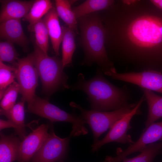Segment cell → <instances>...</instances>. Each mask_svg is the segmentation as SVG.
<instances>
[{"mask_svg": "<svg viewBox=\"0 0 162 162\" xmlns=\"http://www.w3.org/2000/svg\"><path fill=\"white\" fill-rule=\"evenodd\" d=\"M80 44L84 56L81 65L95 63L105 73L115 68L107 56L105 46V32L99 12L77 19Z\"/></svg>", "mask_w": 162, "mask_h": 162, "instance_id": "1", "label": "cell"}, {"mask_svg": "<svg viewBox=\"0 0 162 162\" xmlns=\"http://www.w3.org/2000/svg\"><path fill=\"white\" fill-rule=\"evenodd\" d=\"M98 69L95 75L86 79L80 73L76 82L70 86L72 90L82 91L88 96L91 110L108 112L118 110L128 103L129 93L124 88H120L109 81Z\"/></svg>", "mask_w": 162, "mask_h": 162, "instance_id": "2", "label": "cell"}, {"mask_svg": "<svg viewBox=\"0 0 162 162\" xmlns=\"http://www.w3.org/2000/svg\"><path fill=\"white\" fill-rule=\"evenodd\" d=\"M30 54L41 80L43 93L50 97L58 91L70 88L62 60L56 56H48L35 44Z\"/></svg>", "mask_w": 162, "mask_h": 162, "instance_id": "3", "label": "cell"}, {"mask_svg": "<svg viewBox=\"0 0 162 162\" xmlns=\"http://www.w3.org/2000/svg\"><path fill=\"white\" fill-rule=\"evenodd\" d=\"M27 112L36 115L49 120L51 123L62 122L72 124L70 136L77 137L87 134L88 130L85 126L86 122L75 112L69 113L50 103L47 100L36 95L28 104Z\"/></svg>", "mask_w": 162, "mask_h": 162, "instance_id": "4", "label": "cell"}, {"mask_svg": "<svg viewBox=\"0 0 162 162\" xmlns=\"http://www.w3.org/2000/svg\"><path fill=\"white\" fill-rule=\"evenodd\" d=\"M130 40L145 48H152L162 44V19L145 16L139 17L130 24L128 30Z\"/></svg>", "mask_w": 162, "mask_h": 162, "instance_id": "5", "label": "cell"}, {"mask_svg": "<svg viewBox=\"0 0 162 162\" xmlns=\"http://www.w3.org/2000/svg\"><path fill=\"white\" fill-rule=\"evenodd\" d=\"M136 104L128 103L118 110L108 112L87 110L73 101L70 103V105L80 111L79 116L89 125L92 132L94 143H95L99 140L101 135L132 110Z\"/></svg>", "mask_w": 162, "mask_h": 162, "instance_id": "6", "label": "cell"}, {"mask_svg": "<svg viewBox=\"0 0 162 162\" xmlns=\"http://www.w3.org/2000/svg\"><path fill=\"white\" fill-rule=\"evenodd\" d=\"M15 73L20 87L21 100L31 103L36 96L35 91L38 86V74L30 54L26 57L19 58L15 66Z\"/></svg>", "mask_w": 162, "mask_h": 162, "instance_id": "7", "label": "cell"}, {"mask_svg": "<svg viewBox=\"0 0 162 162\" xmlns=\"http://www.w3.org/2000/svg\"><path fill=\"white\" fill-rule=\"evenodd\" d=\"M145 100L143 96L132 110L113 124L104 138L94 143L91 146L92 152L97 151L103 145L111 142L128 144L130 145L133 143L134 142L132 140L131 136L127 134V132L132 128L130 122L133 117L136 115L141 114L140 106Z\"/></svg>", "mask_w": 162, "mask_h": 162, "instance_id": "8", "label": "cell"}, {"mask_svg": "<svg viewBox=\"0 0 162 162\" xmlns=\"http://www.w3.org/2000/svg\"><path fill=\"white\" fill-rule=\"evenodd\" d=\"M51 122L49 136L32 158L31 162H56L62 160L68 151L70 136L62 138L54 131Z\"/></svg>", "mask_w": 162, "mask_h": 162, "instance_id": "9", "label": "cell"}, {"mask_svg": "<svg viewBox=\"0 0 162 162\" xmlns=\"http://www.w3.org/2000/svg\"><path fill=\"white\" fill-rule=\"evenodd\" d=\"M104 74L112 79L136 85L142 88L162 94V73L148 69L140 72L118 73L116 70Z\"/></svg>", "mask_w": 162, "mask_h": 162, "instance_id": "10", "label": "cell"}, {"mask_svg": "<svg viewBox=\"0 0 162 162\" xmlns=\"http://www.w3.org/2000/svg\"><path fill=\"white\" fill-rule=\"evenodd\" d=\"M162 140V121L154 122L143 130L139 139L124 150L119 149L117 155L112 157L113 162H122L129 155L140 152L147 146Z\"/></svg>", "mask_w": 162, "mask_h": 162, "instance_id": "11", "label": "cell"}, {"mask_svg": "<svg viewBox=\"0 0 162 162\" xmlns=\"http://www.w3.org/2000/svg\"><path fill=\"white\" fill-rule=\"evenodd\" d=\"M50 124H42L34 129L21 141L18 162H30L48 137Z\"/></svg>", "mask_w": 162, "mask_h": 162, "instance_id": "12", "label": "cell"}, {"mask_svg": "<svg viewBox=\"0 0 162 162\" xmlns=\"http://www.w3.org/2000/svg\"><path fill=\"white\" fill-rule=\"evenodd\" d=\"M0 38L19 45L24 52L28 50L29 40L23 32L20 19H10L0 22Z\"/></svg>", "mask_w": 162, "mask_h": 162, "instance_id": "13", "label": "cell"}, {"mask_svg": "<svg viewBox=\"0 0 162 162\" xmlns=\"http://www.w3.org/2000/svg\"><path fill=\"white\" fill-rule=\"evenodd\" d=\"M0 22L10 19L24 18L29 12L34 1L1 0Z\"/></svg>", "mask_w": 162, "mask_h": 162, "instance_id": "14", "label": "cell"}, {"mask_svg": "<svg viewBox=\"0 0 162 162\" xmlns=\"http://www.w3.org/2000/svg\"><path fill=\"white\" fill-rule=\"evenodd\" d=\"M47 28L52 47L56 56L59 55V47L62 38L60 26L56 8L51 9L43 18Z\"/></svg>", "mask_w": 162, "mask_h": 162, "instance_id": "15", "label": "cell"}, {"mask_svg": "<svg viewBox=\"0 0 162 162\" xmlns=\"http://www.w3.org/2000/svg\"><path fill=\"white\" fill-rule=\"evenodd\" d=\"M25 102L21 100L9 110H4L1 108L0 110L1 115L5 116L16 126L17 128L15 130V135H18L22 140L27 136L25 127L28 126L31 129L30 124L32 123L27 124L25 123Z\"/></svg>", "mask_w": 162, "mask_h": 162, "instance_id": "16", "label": "cell"}, {"mask_svg": "<svg viewBox=\"0 0 162 162\" xmlns=\"http://www.w3.org/2000/svg\"><path fill=\"white\" fill-rule=\"evenodd\" d=\"M11 134L9 135L0 133V162H13L17 160L20 139Z\"/></svg>", "mask_w": 162, "mask_h": 162, "instance_id": "17", "label": "cell"}, {"mask_svg": "<svg viewBox=\"0 0 162 162\" xmlns=\"http://www.w3.org/2000/svg\"><path fill=\"white\" fill-rule=\"evenodd\" d=\"M148 108L147 118L145 122L146 128L162 118V97L149 90L142 88Z\"/></svg>", "mask_w": 162, "mask_h": 162, "instance_id": "18", "label": "cell"}, {"mask_svg": "<svg viewBox=\"0 0 162 162\" xmlns=\"http://www.w3.org/2000/svg\"><path fill=\"white\" fill-rule=\"evenodd\" d=\"M62 61L64 68L71 66L73 54L76 48L75 37L76 33L66 25L62 26Z\"/></svg>", "mask_w": 162, "mask_h": 162, "instance_id": "19", "label": "cell"}, {"mask_svg": "<svg viewBox=\"0 0 162 162\" xmlns=\"http://www.w3.org/2000/svg\"><path fill=\"white\" fill-rule=\"evenodd\" d=\"M74 2L73 1L67 0H56V9L58 16L66 25L76 34H79L77 19L71 8V4Z\"/></svg>", "mask_w": 162, "mask_h": 162, "instance_id": "20", "label": "cell"}, {"mask_svg": "<svg viewBox=\"0 0 162 162\" xmlns=\"http://www.w3.org/2000/svg\"><path fill=\"white\" fill-rule=\"evenodd\" d=\"M110 0H87L72 8L77 19L107 9L114 3Z\"/></svg>", "mask_w": 162, "mask_h": 162, "instance_id": "21", "label": "cell"}, {"mask_svg": "<svg viewBox=\"0 0 162 162\" xmlns=\"http://www.w3.org/2000/svg\"><path fill=\"white\" fill-rule=\"evenodd\" d=\"M28 29L34 33L35 44L45 53L47 54L49 36L43 19L33 23L29 24Z\"/></svg>", "mask_w": 162, "mask_h": 162, "instance_id": "22", "label": "cell"}, {"mask_svg": "<svg viewBox=\"0 0 162 162\" xmlns=\"http://www.w3.org/2000/svg\"><path fill=\"white\" fill-rule=\"evenodd\" d=\"M54 7L50 0H36L33 3L23 21L32 24L42 19L43 16Z\"/></svg>", "mask_w": 162, "mask_h": 162, "instance_id": "23", "label": "cell"}, {"mask_svg": "<svg viewBox=\"0 0 162 162\" xmlns=\"http://www.w3.org/2000/svg\"><path fill=\"white\" fill-rule=\"evenodd\" d=\"M140 152L134 157L124 158L122 162H152L157 155L162 153V141L147 146Z\"/></svg>", "mask_w": 162, "mask_h": 162, "instance_id": "24", "label": "cell"}, {"mask_svg": "<svg viewBox=\"0 0 162 162\" xmlns=\"http://www.w3.org/2000/svg\"><path fill=\"white\" fill-rule=\"evenodd\" d=\"M15 67L0 61V98H2L8 87L15 81Z\"/></svg>", "mask_w": 162, "mask_h": 162, "instance_id": "25", "label": "cell"}, {"mask_svg": "<svg viewBox=\"0 0 162 162\" xmlns=\"http://www.w3.org/2000/svg\"><path fill=\"white\" fill-rule=\"evenodd\" d=\"M14 43L4 40L0 42V61L7 62L15 66L19 55L16 50Z\"/></svg>", "mask_w": 162, "mask_h": 162, "instance_id": "26", "label": "cell"}, {"mask_svg": "<svg viewBox=\"0 0 162 162\" xmlns=\"http://www.w3.org/2000/svg\"><path fill=\"white\" fill-rule=\"evenodd\" d=\"M19 93H20L19 85L17 82L15 81L6 88L1 99V108L7 110L13 107L16 104Z\"/></svg>", "mask_w": 162, "mask_h": 162, "instance_id": "27", "label": "cell"}, {"mask_svg": "<svg viewBox=\"0 0 162 162\" xmlns=\"http://www.w3.org/2000/svg\"><path fill=\"white\" fill-rule=\"evenodd\" d=\"M8 128H14L15 130L17 129V127L15 124L9 120H5L2 119H0V130Z\"/></svg>", "mask_w": 162, "mask_h": 162, "instance_id": "28", "label": "cell"}, {"mask_svg": "<svg viewBox=\"0 0 162 162\" xmlns=\"http://www.w3.org/2000/svg\"><path fill=\"white\" fill-rule=\"evenodd\" d=\"M151 2L156 6L162 10V0H153Z\"/></svg>", "mask_w": 162, "mask_h": 162, "instance_id": "29", "label": "cell"}, {"mask_svg": "<svg viewBox=\"0 0 162 162\" xmlns=\"http://www.w3.org/2000/svg\"><path fill=\"white\" fill-rule=\"evenodd\" d=\"M58 162H64L62 160H60V161H58ZM102 162H106V161L104 160V161Z\"/></svg>", "mask_w": 162, "mask_h": 162, "instance_id": "30", "label": "cell"}]
</instances>
